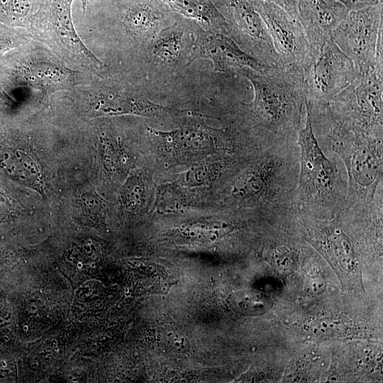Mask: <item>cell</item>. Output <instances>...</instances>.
Masks as SVG:
<instances>
[{
	"label": "cell",
	"mask_w": 383,
	"mask_h": 383,
	"mask_svg": "<svg viewBox=\"0 0 383 383\" xmlns=\"http://www.w3.org/2000/svg\"><path fill=\"white\" fill-rule=\"evenodd\" d=\"M167 345L169 348L178 353H186L189 348V344L187 339L179 333H170L167 335L165 339Z\"/></svg>",
	"instance_id": "603a6c76"
},
{
	"label": "cell",
	"mask_w": 383,
	"mask_h": 383,
	"mask_svg": "<svg viewBox=\"0 0 383 383\" xmlns=\"http://www.w3.org/2000/svg\"><path fill=\"white\" fill-rule=\"evenodd\" d=\"M238 74L254 90L253 101L239 106L238 116L279 138H297L306 101L301 66L274 67L267 74L244 67Z\"/></svg>",
	"instance_id": "7a4b0ae2"
},
{
	"label": "cell",
	"mask_w": 383,
	"mask_h": 383,
	"mask_svg": "<svg viewBox=\"0 0 383 383\" xmlns=\"http://www.w3.org/2000/svg\"><path fill=\"white\" fill-rule=\"evenodd\" d=\"M382 30V2L350 11L333 30L332 39L359 72L374 66L378 35Z\"/></svg>",
	"instance_id": "52a82bcc"
},
{
	"label": "cell",
	"mask_w": 383,
	"mask_h": 383,
	"mask_svg": "<svg viewBox=\"0 0 383 383\" xmlns=\"http://www.w3.org/2000/svg\"><path fill=\"white\" fill-rule=\"evenodd\" d=\"M99 114H135L145 116H159L165 114L168 109L143 97L118 95L108 93L98 98L94 107Z\"/></svg>",
	"instance_id": "9a60e30c"
},
{
	"label": "cell",
	"mask_w": 383,
	"mask_h": 383,
	"mask_svg": "<svg viewBox=\"0 0 383 383\" xmlns=\"http://www.w3.org/2000/svg\"><path fill=\"white\" fill-rule=\"evenodd\" d=\"M284 10L292 18L300 22L298 5L299 0H270Z\"/></svg>",
	"instance_id": "d4e9b609"
},
{
	"label": "cell",
	"mask_w": 383,
	"mask_h": 383,
	"mask_svg": "<svg viewBox=\"0 0 383 383\" xmlns=\"http://www.w3.org/2000/svg\"><path fill=\"white\" fill-rule=\"evenodd\" d=\"M160 0H141L123 12L122 22L126 30L140 38H153L167 18V11Z\"/></svg>",
	"instance_id": "4fadbf2b"
},
{
	"label": "cell",
	"mask_w": 383,
	"mask_h": 383,
	"mask_svg": "<svg viewBox=\"0 0 383 383\" xmlns=\"http://www.w3.org/2000/svg\"><path fill=\"white\" fill-rule=\"evenodd\" d=\"M82 201L85 210L95 213L102 209V204L100 199L91 194H86L82 196Z\"/></svg>",
	"instance_id": "484cf974"
},
{
	"label": "cell",
	"mask_w": 383,
	"mask_h": 383,
	"mask_svg": "<svg viewBox=\"0 0 383 383\" xmlns=\"http://www.w3.org/2000/svg\"><path fill=\"white\" fill-rule=\"evenodd\" d=\"M235 42L255 57L274 67H284L252 0H217Z\"/></svg>",
	"instance_id": "ba28073f"
},
{
	"label": "cell",
	"mask_w": 383,
	"mask_h": 383,
	"mask_svg": "<svg viewBox=\"0 0 383 383\" xmlns=\"http://www.w3.org/2000/svg\"><path fill=\"white\" fill-rule=\"evenodd\" d=\"M298 11L309 43L331 38L349 12L340 3L326 0H299Z\"/></svg>",
	"instance_id": "7c38bea8"
},
{
	"label": "cell",
	"mask_w": 383,
	"mask_h": 383,
	"mask_svg": "<svg viewBox=\"0 0 383 383\" xmlns=\"http://www.w3.org/2000/svg\"><path fill=\"white\" fill-rule=\"evenodd\" d=\"M23 328H24L25 331H27V328H27V326H24Z\"/></svg>",
	"instance_id": "f546056e"
},
{
	"label": "cell",
	"mask_w": 383,
	"mask_h": 383,
	"mask_svg": "<svg viewBox=\"0 0 383 383\" xmlns=\"http://www.w3.org/2000/svg\"><path fill=\"white\" fill-rule=\"evenodd\" d=\"M150 50L160 62L172 64L180 60L185 37L179 26H172L159 31L153 38Z\"/></svg>",
	"instance_id": "2e32d148"
},
{
	"label": "cell",
	"mask_w": 383,
	"mask_h": 383,
	"mask_svg": "<svg viewBox=\"0 0 383 383\" xmlns=\"http://www.w3.org/2000/svg\"><path fill=\"white\" fill-rule=\"evenodd\" d=\"M238 225L227 218L195 222L187 225L181 233L191 241L214 243L233 233Z\"/></svg>",
	"instance_id": "ac0fdd59"
},
{
	"label": "cell",
	"mask_w": 383,
	"mask_h": 383,
	"mask_svg": "<svg viewBox=\"0 0 383 383\" xmlns=\"http://www.w3.org/2000/svg\"><path fill=\"white\" fill-rule=\"evenodd\" d=\"M31 0H0V13L13 19L26 17L31 9Z\"/></svg>",
	"instance_id": "44dd1931"
},
{
	"label": "cell",
	"mask_w": 383,
	"mask_h": 383,
	"mask_svg": "<svg viewBox=\"0 0 383 383\" xmlns=\"http://www.w3.org/2000/svg\"><path fill=\"white\" fill-rule=\"evenodd\" d=\"M284 67L301 66L309 42L300 22L270 0H252Z\"/></svg>",
	"instance_id": "9c48e42d"
},
{
	"label": "cell",
	"mask_w": 383,
	"mask_h": 383,
	"mask_svg": "<svg viewBox=\"0 0 383 383\" xmlns=\"http://www.w3.org/2000/svg\"><path fill=\"white\" fill-rule=\"evenodd\" d=\"M317 141L325 153L342 161L347 176V205L366 206L383 183V138L357 135L321 114L312 120Z\"/></svg>",
	"instance_id": "277c9868"
},
{
	"label": "cell",
	"mask_w": 383,
	"mask_h": 383,
	"mask_svg": "<svg viewBox=\"0 0 383 383\" xmlns=\"http://www.w3.org/2000/svg\"><path fill=\"white\" fill-rule=\"evenodd\" d=\"M383 72L374 67L321 106L338 123L357 135L383 138Z\"/></svg>",
	"instance_id": "5b68a950"
},
{
	"label": "cell",
	"mask_w": 383,
	"mask_h": 383,
	"mask_svg": "<svg viewBox=\"0 0 383 383\" xmlns=\"http://www.w3.org/2000/svg\"><path fill=\"white\" fill-rule=\"evenodd\" d=\"M297 138H278L248 160L230 179L228 210L275 221L292 214L299 175Z\"/></svg>",
	"instance_id": "6da1fadb"
},
{
	"label": "cell",
	"mask_w": 383,
	"mask_h": 383,
	"mask_svg": "<svg viewBox=\"0 0 383 383\" xmlns=\"http://www.w3.org/2000/svg\"><path fill=\"white\" fill-rule=\"evenodd\" d=\"M233 309L244 316H260L269 311L273 306L272 300L267 295L254 290H240L230 298Z\"/></svg>",
	"instance_id": "d6986e66"
},
{
	"label": "cell",
	"mask_w": 383,
	"mask_h": 383,
	"mask_svg": "<svg viewBox=\"0 0 383 383\" xmlns=\"http://www.w3.org/2000/svg\"><path fill=\"white\" fill-rule=\"evenodd\" d=\"M121 205L124 210L137 212L146 201V188L143 179L138 175L129 177L121 192Z\"/></svg>",
	"instance_id": "ffe728a7"
},
{
	"label": "cell",
	"mask_w": 383,
	"mask_h": 383,
	"mask_svg": "<svg viewBox=\"0 0 383 383\" xmlns=\"http://www.w3.org/2000/svg\"><path fill=\"white\" fill-rule=\"evenodd\" d=\"M172 11L198 21L206 30L223 33L228 36L231 28L211 0H160Z\"/></svg>",
	"instance_id": "5bb4252c"
},
{
	"label": "cell",
	"mask_w": 383,
	"mask_h": 383,
	"mask_svg": "<svg viewBox=\"0 0 383 383\" xmlns=\"http://www.w3.org/2000/svg\"><path fill=\"white\" fill-rule=\"evenodd\" d=\"M73 0H42L34 15L36 24L46 26L56 40L79 62L99 68L101 62L89 51L76 34L72 21Z\"/></svg>",
	"instance_id": "8fae6325"
},
{
	"label": "cell",
	"mask_w": 383,
	"mask_h": 383,
	"mask_svg": "<svg viewBox=\"0 0 383 383\" xmlns=\"http://www.w3.org/2000/svg\"><path fill=\"white\" fill-rule=\"evenodd\" d=\"M55 350L57 352L59 350L57 347H55Z\"/></svg>",
	"instance_id": "4dcf8cb0"
},
{
	"label": "cell",
	"mask_w": 383,
	"mask_h": 383,
	"mask_svg": "<svg viewBox=\"0 0 383 383\" xmlns=\"http://www.w3.org/2000/svg\"><path fill=\"white\" fill-rule=\"evenodd\" d=\"M306 108L305 126L297 135L299 175L295 210L307 216L326 219L347 206L348 182L340 159L325 153L314 135L311 115Z\"/></svg>",
	"instance_id": "3957f363"
},
{
	"label": "cell",
	"mask_w": 383,
	"mask_h": 383,
	"mask_svg": "<svg viewBox=\"0 0 383 383\" xmlns=\"http://www.w3.org/2000/svg\"><path fill=\"white\" fill-rule=\"evenodd\" d=\"M343 330L341 322L331 318H321L315 321L312 331L318 336L335 337L340 335Z\"/></svg>",
	"instance_id": "7402d4cb"
},
{
	"label": "cell",
	"mask_w": 383,
	"mask_h": 383,
	"mask_svg": "<svg viewBox=\"0 0 383 383\" xmlns=\"http://www.w3.org/2000/svg\"><path fill=\"white\" fill-rule=\"evenodd\" d=\"M306 103L321 106L352 84L359 70L331 38L309 43L301 64Z\"/></svg>",
	"instance_id": "8992f818"
},
{
	"label": "cell",
	"mask_w": 383,
	"mask_h": 383,
	"mask_svg": "<svg viewBox=\"0 0 383 383\" xmlns=\"http://www.w3.org/2000/svg\"><path fill=\"white\" fill-rule=\"evenodd\" d=\"M336 1L343 4L349 11L362 9L368 6H375L382 0H326Z\"/></svg>",
	"instance_id": "cb8c5ba5"
},
{
	"label": "cell",
	"mask_w": 383,
	"mask_h": 383,
	"mask_svg": "<svg viewBox=\"0 0 383 383\" xmlns=\"http://www.w3.org/2000/svg\"><path fill=\"white\" fill-rule=\"evenodd\" d=\"M48 350H51V348H48Z\"/></svg>",
	"instance_id": "d6a6232c"
},
{
	"label": "cell",
	"mask_w": 383,
	"mask_h": 383,
	"mask_svg": "<svg viewBox=\"0 0 383 383\" xmlns=\"http://www.w3.org/2000/svg\"><path fill=\"white\" fill-rule=\"evenodd\" d=\"M69 379H72V377H69Z\"/></svg>",
	"instance_id": "1f68e13d"
},
{
	"label": "cell",
	"mask_w": 383,
	"mask_h": 383,
	"mask_svg": "<svg viewBox=\"0 0 383 383\" xmlns=\"http://www.w3.org/2000/svg\"><path fill=\"white\" fill-rule=\"evenodd\" d=\"M28 75L33 83L46 92L69 87L74 82L72 72L49 62L32 65L28 70Z\"/></svg>",
	"instance_id": "e0dca14e"
},
{
	"label": "cell",
	"mask_w": 383,
	"mask_h": 383,
	"mask_svg": "<svg viewBox=\"0 0 383 383\" xmlns=\"http://www.w3.org/2000/svg\"><path fill=\"white\" fill-rule=\"evenodd\" d=\"M78 267H82V264H81V263H79V264H78Z\"/></svg>",
	"instance_id": "f1b7e54d"
},
{
	"label": "cell",
	"mask_w": 383,
	"mask_h": 383,
	"mask_svg": "<svg viewBox=\"0 0 383 383\" xmlns=\"http://www.w3.org/2000/svg\"><path fill=\"white\" fill-rule=\"evenodd\" d=\"M208 59L215 71L237 74L247 67L260 74L272 71V67L246 52L230 36L220 32L206 30L197 35L189 50L188 61Z\"/></svg>",
	"instance_id": "30bf717a"
},
{
	"label": "cell",
	"mask_w": 383,
	"mask_h": 383,
	"mask_svg": "<svg viewBox=\"0 0 383 383\" xmlns=\"http://www.w3.org/2000/svg\"><path fill=\"white\" fill-rule=\"evenodd\" d=\"M12 41L6 37L0 35V56L13 48Z\"/></svg>",
	"instance_id": "4316f807"
},
{
	"label": "cell",
	"mask_w": 383,
	"mask_h": 383,
	"mask_svg": "<svg viewBox=\"0 0 383 383\" xmlns=\"http://www.w3.org/2000/svg\"><path fill=\"white\" fill-rule=\"evenodd\" d=\"M9 99V96L6 95L5 92H4L3 90H1L0 87V104H3L6 102Z\"/></svg>",
	"instance_id": "83f0119b"
}]
</instances>
